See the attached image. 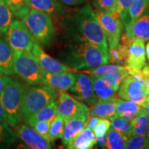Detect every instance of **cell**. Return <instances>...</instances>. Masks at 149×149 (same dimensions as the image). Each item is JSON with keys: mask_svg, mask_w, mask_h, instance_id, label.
Wrapping results in <instances>:
<instances>
[{"mask_svg": "<svg viewBox=\"0 0 149 149\" xmlns=\"http://www.w3.org/2000/svg\"><path fill=\"white\" fill-rule=\"evenodd\" d=\"M40 135H41L44 138L47 139L50 141L48 133H49L50 125L51 123L47 122H44V121H38V122H35L29 124Z\"/></svg>", "mask_w": 149, "mask_h": 149, "instance_id": "f35d334b", "label": "cell"}, {"mask_svg": "<svg viewBox=\"0 0 149 149\" xmlns=\"http://www.w3.org/2000/svg\"><path fill=\"white\" fill-rule=\"evenodd\" d=\"M57 96L58 93L43 84L28 86L21 107L22 120L26 122L32 115L46 107L52 100L57 98Z\"/></svg>", "mask_w": 149, "mask_h": 149, "instance_id": "5b68a950", "label": "cell"}, {"mask_svg": "<svg viewBox=\"0 0 149 149\" xmlns=\"http://www.w3.org/2000/svg\"><path fill=\"white\" fill-rule=\"evenodd\" d=\"M60 53V59L74 72L95 68L109 62V51L91 42L69 40Z\"/></svg>", "mask_w": 149, "mask_h": 149, "instance_id": "7a4b0ae2", "label": "cell"}, {"mask_svg": "<svg viewBox=\"0 0 149 149\" xmlns=\"http://www.w3.org/2000/svg\"><path fill=\"white\" fill-rule=\"evenodd\" d=\"M97 144L96 136L93 130L86 127L81 130L67 148L68 149H91Z\"/></svg>", "mask_w": 149, "mask_h": 149, "instance_id": "44dd1931", "label": "cell"}, {"mask_svg": "<svg viewBox=\"0 0 149 149\" xmlns=\"http://www.w3.org/2000/svg\"><path fill=\"white\" fill-rule=\"evenodd\" d=\"M126 69V67L125 66H122V65H117L114 64H105L97 66L95 68H91V69L81 70V72H85V73L89 74V75L100 77L102 76L105 75V74L115 73V72L122 71V70H124Z\"/></svg>", "mask_w": 149, "mask_h": 149, "instance_id": "83f0119b", "label": "cell"}, {"mask_svg": "<svg viewBox=\"0 0 149 149\" xmlns=\"http://www.w3.org/2000/svg\"><path fill=\"white\" fill-rule=\"evenodd\" d=\"M128 47L120 44L117 46L109 48V61L111 64L125 66L128 57Z\"/></svg>", "mask_w": 149, "mask_h": 149, "instance_id": "4316f807", "label": "cell"}, {"mask_svg": "<svg viewBox=\"0 0 149 149\" xmlns=\"http://www.w3.org/2000/svg\"><path fill=\"white\" fill-rule=\"evenodd\" d=\"M110 126H111V121L107 118H100L97 123L95 127L93 129L96 137H102L108 133Z\"/></svg>", "mask_w": 149, "mask_h": 149, "instance_id": "74e56055", "label": "cell"}, {"mask_svg": "<svg viewBox=\"0 0 149 149\" xmlns=\"http://www.w3.org/2000/svg\"><path fill=\"white\" fill-rule=\"evenodd\" d=\"M144 107L135 102L118 98L117 100V110L115 116L121 117L131 121L137 116Z\"/></svg>", "mask_w": 149, "mask_h": 149, "instance_id": "603a6c76", "label": "cell"}, {"mask_svg": "<svg viewBox=\"0 0 149 149\" xmlns=\"http://www.w3.org/2000/svg\"><path fill=\"white\" fill-rule=\"evenodd\" d=\"M146 135L147 137H148V138H149V124H148V127H147V129H146Z\"/></svg>", "mask_w": 149, "mask_h": 149, "instance_id": "681fc988", "label": "cell"}, {"mask_svg": "<svg viewBox=\"0 0 149 149\" xmlns=\"http://www.w3.org/2000/svg\"><path fill=\"white\" fill-rule=\"evenodd\" d=\"M117 91V96L120 99L129 100L139 105L144 104L149 97L148 87L135 74L126 76Z\"/></svg>", "mask_w": 149, "mask_h": 149, "instance_id": "ba28073f", "label": "cell"}, {"mask_svg": "<svg viewBox=\"0 0 149 149\" xmlns=\"http://www.w3.org/2000/svg\"><path fill=\"white\" fill-rule=\"evenodd\" d=\"M6 4L12 11L14 17L22 19L26 15L31 8L27 3V0H3Z\"/></svg>", "mask_w": 149, "mask_h": 149, "instance_id": "4dcf8cb0", "label": "cell"}, {"mask_svg": "<svg viewBox=\"0 0 149 149\" xmlns=\"http://www.w3.org/2000/svg\"><path fill=\"white\" fill-rule=\"evenodd\" d=\"M22 19L35 42L44 46H49L53 43L55 36V30L51 16L31 9Z\"/></svg>", "mask_w": 149, "mask_h": 149, "instance_id": "277c9868", "label": "cell"}, {"mask_svg": "<svg viewBox=\"0 0 149 149\" xmlns=\"http://www.w3.org/2000/svg\"><path fill=\"white\" fill-rule=\"evenodd\" d=\"M62 25L68 40L91 42L109 51L107 37L90 5L83 6L65 17Z\"/></svg>", "mask_w": 149, "mask_h": 149, "instance_id": "6da1fadb", "label": "cell"}, {"mask_svg": "<svg viewBox=\"0 0 149 149\" xmlns=\"http://www.w3.org/2000/svg\"><path fill=\"white\" fill-rule=\"evenodd\" d=\"M128 74H130L129 72L128 71L127 69H126L124 70H122V71L115 72V73L105 74V75L100 77V78L109 86L111 87L115 91H117L119 88H120L121 83L122 82L124 78L126 76H128Z\"/></svg>", "mask_w": 149, "mask_h": 149, "instance_id": "836d02e7", "label": "cell"}, {"mask_svg": "<svg viewBox=\"0 0 149 149\" xmlns=\"http://www.w3.org/2000/svg\"><path fill=\"white\" fill-rule=\"evenodd\" d=\"M144 42L140 38H135L128 48L125 66L130 74L141 71L146 65V47Z\"/></svg>", "mask_w": 149, "mask_h": 149, "instance_id": "7c38bea8", "label": "cell"}, {"mask_svg": "<svg viewBox=\"0 0 149 149\" xmlns=\"http://www.w3.org/2000/svg\"><path fill=\"white\" fill-rule=\"evenodd\" d=\"M14 15L12 11L6 4L3 0H0V33L6 34L9 26L13 21Z\"/></svg>", "mask_w": 149, "mask_h": 149, "instance_id": "f546056e", "label": "cell"}, {"mask_svg": "<svg viewBox=\"0 0 149 149\" xmlns=\"http://www.w3.org/2000/svg\"><path fill=\"white\" fill-rule=\"evenodd\" d=\"M148 8L149 0H133L128 10L124 30L131 26L135 20L142 15Z\"/></svg>", "mask_w": 149, "mask_h": 149, "instance_id": "d4e9b609", "label": "cell"}, {"mask_svg": "<svg viewBox=\"0 0 149 149\" xmlns=\"http://www.w3.org/2000/svg\"><path fill=\"white\" fill-rule=\"evenodd\" d=\"M93 4L97 10L112 11L119 14L118 3L117 0H94Z\"/></svg>", "mask_w": 149, "mask_h": 149, "instance_id": "8d00e7d4", "label": "cell"}, {"mask_svg": "<svg viewBox=\"0 0 149 149\" xmlns=\"http://www.w3.org/2000/svg\"><path fill=\"white\" fill-rule=\"evenodd\" d=\"M76 77L74 72H63L57 73L46 72L43 70L42 83L57 93L69 91L74 84Z\"/></svg>", "mask_w": 149, "mask_h": 149, "instance_id": "4fadbf2b", "label": "cell"}, {"mask_svg": "<svg viewBox=\"0 0 149 149\" xmlns=\"http://www.w3.org/2000/svg\"><path fill=\"white\" fill-rule=\"evenodd\" d=\"M141 71H142V72L144 74H146V76L149 77V64L145 65V66L142 68V70H141Z\"/></svg>", "mask_w": 149, "mask_h": 149, "instance_id": "7dc6e473", "label": "cell"}, {"mask_svg": "<svg viewBox=\"0 0 149 149\" xmlns=\"http://www.w3.org/2000/svg\"><path fill=\"white\" fill-rule=\"evenodd\" d=\"M3 74V72L1 71V69H0V76H1V74Z\"/></svg>", "mask_w": 149, "mask_h": 149, "instance_id": "f907efd6", "label": "cell"}, {"mask_svg": "<svg viewBox=\"0 0 149 149\" xmlns=\"http://www.w3.org/2000/svg\"><path fill=\"white\" fill-rule=\"evenodd\" d=\"M111 126L115 130L118 131L126 137V139L132 136L130 122L121 117L114 116L110 119Z\"/></svg>", "mask_w": 149, "mask_h": 149, "instance_id": "1f68e13d", "label": "cell"}, {"mask_svg": "<svg viewBox=\"0 0 149 149\" xmlns=\"http://www.w3.org/2000/svg\"><path fill=\"white\" fill-rule=\"evenodd\" d=\"M141 106L142 107H144L145 109H146L147 114H148V117H149V97H148V98H147V100H146V102H145L144 104H141Z\"/></svg>", "mask_w": 149, "mask_h": 149, "instance_id": "bcb514c9", "label": "cell"}, {"mask_svg": "<svg viewBox=\"0 0 149 149\" xmlns=\"http://www.w3.org/2000/svg\"><path fill=\"white\" fill-rule=\"evenodd\" d=\"M126 35L132 39L140 38L144 42L149 40V10L135 20L128 29L124 30Z\"/></svg>", "mask_w": 149, "mask_h": 149, "instance_id": "ac0fdd59", "label": "cell"}, {"mask_svg": "<svg viewBox=\"0 0 149 149\" xmlns=\"http://www.w3.org/2000/svg\"><path fill=\"white\" fill-rule=\"evenodd\" d=\"M117 99L97 100L96 103L90 107V115H95L100 118L111 119L114 117L117 110Z\"/></svg>", "mask_w": 149, "mask_h": 149, "instance_id": "ffe728a7", "label": "cell"}, {"mask_svg": "<svg viewBox=\"0 0 149 149\" xmlns=\"http://www.w3.org/2000/svg\"><path fill=\"white\" fill-rule=\"evenodd\" d=\"M58 113L57 115L62 117L65 122L76 115L85 112H90V108L84 103L77 100L74 97L66 92L58 93Z\"/></svg>", "mask_w": 149, "mask_h": 149, "instance_id": "8fae6325", "label": "cell"}, {"mask_svg": "<svg viewBox=\"0 0 149 149\" xmlns=\"http://www.w3.org/2000/svg\"><path fill=\"white\" fill-rule=\"evenodd\" d=\"M13 69L15 73L29 85L42 83L43 69L31 52L14 51Z\"/></svg>", "mask_w": 149, "mask_h": 149, "instance_id": "8992f818", "label": "cell"}, {"mask_svg": "<svg viewBox=\"0 0 149 149\" xmlns=\"http://www.w3.org/2000/svg\"><path fill=\"white\" fill-rule=\"evenodd\" d=\"M146 54L147 56V58H148V59L149 60V40L146 46Z\"/></svg>", "mask_w": 149, "mask_h": 149, "instance_id": "c3c4849f", "label": "cell"}, {"mask_svg": "<svg viewBox=\"0 0 149 149\" xmlns=\"http://www.w3.org/2000/svg\"><path fill=\"white\" fill-rule=\"evenodd\" d=\"M59 1L64 6H75L82 4L86 0H59Z\"/></svg>", "mask_w": 149, "mask_h": 149, "instance_id": "7bdbcfd3", "label": "cell"}, {"mask_svg": "<svg viewBox=\"0 0 149 149\" xmlns=\"http://www.w3.org/2000/svg\"><path fill=\"white\" fill-rule=\"evenodd\" d=\"M149 124V117L146 109L143 108L135 118L130 121L132 135H146V129Z\"/></svg>", "mask_w": 149, "mask_h": 149, "instance_id": "484cf974", "label": "cell"}, {"mask_svg": "<svg viewBox=\"0 0 149 149\" xmlns=\"http://www.w3.org/2000/svg\"><path fill=\"white\" fill-rule=\"evenodd\" d=\"M97 144L101 148H107V143H108V133L104 135L102 137H96Z\"/></svg>", "mask_w": 149, "mask_h": 149, "instance_id": "ee69618b", "label": "cell"}, {"mask_svg": "<svg viewBox=\"0 0 149 149\" xmlns=\"http://www.w3.org/2000/svg\"><path fill=\"white\" fill-rule=\"evenodd\" d=\"M31 9L40 11L52 18H59L66 13L64 5L59 0H27Z\"/></svg>", "mask_w": 149, "mask_h": 149, "instance_id": "e0dca14e", "label": "cell"}, {"mask_svg": "<svg viewBox=\"0 0 149 149\" xmlns=\"http://www.w3.org/2000/svg\"><path fill=\"white\" fill-rule=\"evenodd\" d=\"M31 53L38 59L41 67L44 71L52 72V73L70 71L74 72L73 70L64 64V63L48 55L42 49L40 44L36 42L34 44Z\"/></svg>", "mask_w": 149, "mask_h": 149, "instance_id": "9a60e30c", "label": "cell"}, {"mask_svg": "<svg viewBox=\"0 0 149 149\" xmlns=\"http://www.w3.org/2000/svg\"><path fill=\"white\" fill-rule=\"evenodd\" d=\"M95 12L107 37L109 48H113L117 46L120 44L121 35L124 30L120 15L112 11L97 9Z\"/></svg>", "mask_w": 149, "mask_h": 149, "instance_id": "52a82bcc", "label": "cell"}, {"mask_svg": "<svg viewBox=\"0 0 149 149\" xmlns=\"http://www.w3.org/2000/svg\"><path fill=\"white\" fill-rule=\"evenodd\" d=\"M27 84L21 78L12 77L11 81L0 94V102L6 115V122L12 127H15L22 120L21 107Z\"/></svg>", "mask_w": 149, "mask_h": 149, "instance_id": "3957f363", "label": "cell"}, {"mask_svg": "<svg viewBox=\"0 0 149 149\" xmlns=\"http://www.w3.org/2000/svg\"><path fill=\"white\" fill-rule=\"evenodd\" d=\"M17 136L30 148L49 149L51 142L40 135L31 126L19 124L16 126Z\"/></svg>", "mask_w": 149, "mask_h": 149, "instance_id": "5bb4252c", "label": "cell"}, {"mask_svg": "<svg viewBox=\"0 0 149 149\" xmlns=\"http://www.w3.org/2000/svg\"><path fill=\"white\" fill-rule=\"evenodd\" d=\"M0 121H6V115L4 109L1 105V102H0Z\"/></svg>", "mask_w": 149, "mask_h": 149, "instance_id": "f6af8a7d", "label": "cell"}, {"mask_svg": "<svg viewBox=\"0 0 149 149\" xmlns=\"http://www.w3.org/2000/svg\"><path fill=\"white\" fill-rule=\"evenodd\" d=\"M64 124V120L58 115L55 117V120L51 123L48 136H49V139L51 143L54 142L57 139L62 138Z\"/></svg>", "mask_w": 149, "mask_h": 149, "instance_id": "e575fe53", "label": "cell"}, {"mask_svg": "<svg viewBox=\"0 0 149 149\" xmlns=\"http://www.w3.org/2000/svg\"><path fill=\"white\" fill-rule=\"evenodd\" d=\"M57 113H58V102H57V98H56L52 100L46 107L42 108L32 115L27 120L26 124H30L38 121H44V122L51 123L57 117Z\"/></svg>", "mask_w": 149, "mask_h": 149, "instance_id": "7402d4cb", "label": "cell"}, {"mask_svg": "<svg viewBox=\"0 0 149 149\" xmlns=\"http://www.w3.org/2000/svg\"><path fill=\"white\" fill-rule=\"evenodd\" d=\"M118 3L119 15L122 19L123 26H125L126 19H127L128 12L129 10L130 5L133 0H117Z\"/></svg>", "mask_w": 149, "mask_h": 149, "instance_id": "ab89813d", "label": "cell"}, {"mask_svg": "<svg viewBox=\"0 0 149 149\" xmlns=\"http://www.w3.org/2000/svg\"><path fill=\"white\" fill-rule=\"evenodd\" d=\"M16 134L6 121H0V148H8L15 142Z\"/></svg>", "mask_w": 149, "mask_h": 149, "instance_id": "f1b7e54d", "label": "cell"}, {"mask_svg": "<svg viewBox=\"0 0 149 149\" xmlns=\"http://www.w3.org/2000/svg\"><path fill=\"white\" fill-rule=\"evenodd\" d=\"M76 81L69 89L74 97L88 106L93 105L98 100L95 93L92 80L90 75L81 71L74 72Z\"/></svg>", "mask_w": 149, "mask_h": 149, "instance_id": "30bf717a", "label": "cell"}, {"mask_svg": "<svg viewBox=\"0 0 149 149\" xmlns=\"http://www.w3.org/2000/svg\"><path fill=\"white\" fill-rule=\"evenodd\" d=\"M90 112L80 113L65 122L64 133L62 136V144L67 148L74 137L86 126Z\"/></svg>", "mask_w": 149, "mask_h": 149, "instance_id": "2e32d148", "label": "cell"}, {"mask_svg": "<svg viewBox=\"0 0 149 149\" xmlns=\"http://www.w3.org/2000/svg\"><path fill=\"white\" fill-rule=\"evenodd\" d=\"M90 77L98 100H114L119 98L117 95V91L109 86L101 78L92 75H90Z\"/></svg>", "mask_w": 149, "mask_h": 149, "instance_id": "cb8c5ba5", "label": "cell"}, {"mask_svg": "<svg viewBox=\"0 0 149 149\" xmlns=\"http://www.w3.org/2000/svg\"><path fill=\"white\" fill-rule=\"evenodd\" d=\"M125 148L148 149L149 138L146 135H135L130 136L126 141Z\"/></svg>", "mask_w": 149, "mask_h": 149, "instance_id": "d590c367", "label": "cell"}, {"mask_svg": "<svg viewBox=\"0 0 149 149\" xmlns=\"http://www.w3.org/2000/svg\"><path fill=\"white\" fill-rule=\"evenodd\" d=\"M100 117L95 116V115H89L86 122V127L90 128L92 130L94 129V128L95 127L97 123L98 120H100Z\"/></svg>", "mask_w": 149, "mask_h": 149, "instance_id": "b9f144b4", "label": "cell"}, {"mask_svg": "<svg viewBox=\"0 0 149 149\" xmlns=\"http://www.w3.org/2000/svg\"><path fill=\"white\" fill-rule=\"evenodd\" d=\"M14 51L6 40L0 37V69L6 75L15 74Z\"/></svg>", "mask_w": 149, "mask_h": 149, "instance_id": "d6986e66", "label": "cell"}, {"mask_svg": "<svg viewBox=\"0 0 149 149\" xmlns=\"http://www.w3.org/2000/svg\"><path fill=\"white\" fill-rule=\"evenodd\" d=\"M6 34V40L13 51H32L35 42L23 22L19 19L13 20Z\"/></svg>", "mask_w": 149, "mask_h": 149, "instance_id": "9c48e42d", "label": "cell"}, {"mask_svg": "<svg viewBox=\"0 0 149 149\" xmlns=\"http://www.w3.org/2000/svg\"><path fill=\"white\" fill-rule=\"evenodd\" d=\"M11 79H12V77H9L8 75H6V74L3 75V74L0 76V94L2 93V91L6 88V87L8 86L9 82L11 81Z\"/></svg>", "mask_w": 149, "mask_h": 149, "instance_id": "60d3db41", "label": "cell"}, {"mask_svg": "<svg viewBox=\"0 0 149 149\" xmlns=\"http://www.w3.org/2000/svg\"><path fill=\"white\" fill-rule=\"evenodd\" d=\"M127 139L114 128H109L108 131L107 148L109 149H123L125 148L126 141Z\"/></svg>", "mask_w": 149, "mask_h": 149, "instance_id": "d6a6232c", "label": "cell"}]
</instances>
